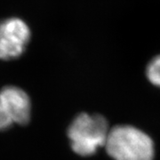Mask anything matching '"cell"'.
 I'll use <instances>...</instances> for the list:
<instances>
[{
    "label": "cell",
    "instance_id": "cell-5",
    "mask_svg": "<svg viewBox=\"0 0 160 160\" xmlns=\"http://www.w3.org/2000/svg\"><path fill=\"white\" fill-rule=\"evenodd\" d=\"M146 75L152 85L160 87V54L149 62L146 69Z\"/></svg>",
    "mask_w": 160,
    "mask_h": 160
},
{
    "label": "cell",
    "instance_id": "cell-1",
    "mask_svg": "<svg viewBox=\"0 0 160 160\" xmlns=\"http://www.w3.org/2000/svg\"><path fill=\"white\" fill-rule=\"evenodd\" d=\"M104 147L114 160L154 159L152 139L134 126L122 125L111 128Z\"/></svg>",
    "mask_w": 160,
    "mask_h": 160
},
{
    "label": "cell",
    "instance_id": "cell-3",
    "mask_svg": "<svg viewBox=\"0 0 160 160\" xmlns=\"http://www.w3.org/2000/svg\"><path fill=\"white\" fill-rule=\"evenodd\" d=\"M30 39V29L19 18L0 22V59L12 60L22 55Z\"/></svg>",
    "mask_w": 160,
    "mask_h": 160
},
{
    "label": "cell",
    "instance_id": "cell-2",
    "mask_svg": "<svg viewBox=\"0 0 160 160\" xmlns=\"http://www.w3.org/2000/svg\"><path fill=\"white\" fill-rule=\"evenodd\" d=\"M109 131V124L104 117L81 113L70 124L68 136L75 153L88 157L105 146Z\"/></svg>",
    "mask_w": 160,
    "mask_h": 160
},
{
    "label": "cell",
    "instance_id": "cell-6",
    "mask_svg": "<svg viewBox=\"0 0 160 160\" xmlns=\"http://www.w3.org/2000/svg\"><path fill=\"white\" fill-rule=\"evenodd\" d=\"M12 125H13L12 120L0 104V131L6 130L9 127H11Z\"/></svg>",
    "mask_w": 160,
    "mask_h": 160
},
{
    "label": "cell",
    "instance_id": "cell-4",
    "mask_svg": "<svg viewBox=\"0 0 160 160\" xmlns=\"http://www.w3.org/2000/svg\"><path fill=\"white\" fill-rule=\"evenodd\" d=\"M0 104L13 124L26 125L30 119V100L22 89L11 86L4 87L0 91Z\"/></svg>",
    "mask_w": 160,
    "mask_h": 160
}]
</instances>
